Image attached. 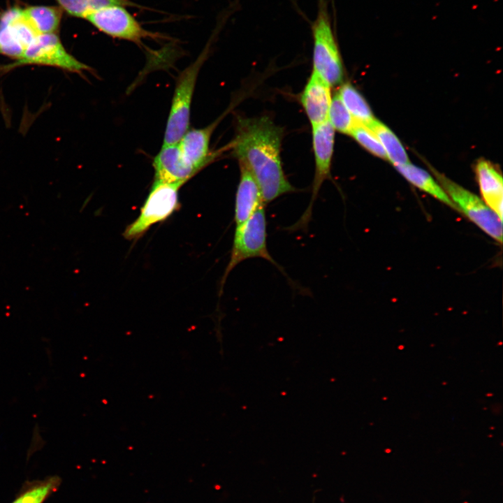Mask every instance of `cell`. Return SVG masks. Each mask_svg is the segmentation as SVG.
Returning a JSON list of instances; mask_svg holds the SVG:
<instances>
[{
    "label": "cell",
    "instance_id": "obj_1",
    "mask_svg": "<svg viewBox=\"0 0 503 503\" xmlns=\"http://www.w3.org/2000/svg\"><path fill=\"white\" fill-rule=\"evenodd\" d=\"M283 130L268 117L238 118L231 146L239 161L253 175L264 204L297 191L287 180L281 161Z\"/></svg>",
    "mask_w": 503,
    "mask_h": 503
},
{
    "label": "cell",
    "instance_id": "obj_2",
    "mask_svg": "<svg viewBox=\"0 0 503 503\" xmlns=\"http://www.w3.org/2000/svg\"><path fill=\"white\" fill-rule=\"evenodd\" d=\"M317 12L311 24L313 39L312 71L330 87L340 84L344 66L328 11L327 0H318Z\"/></svg>",
    "mask_w": 503,
    "mask_h": 503
},
{
    "label": "cell",
    "instance_id": "obj_3",
    "mask_svg": "<svg viewBox=\"0 0 503 503\" xmlns=\"http://www.w3.org/2000/svg\"><path fill=\"white\" fill-rule=\"evenodd\" d=\"M265 207V205L260 206L248 219L235 226L230 259L221 281V293L231 272L238 264L249 258L265 259L284 273L268 249Z\"/></svg>",
    "mask_w": 503,
    "mask_h": 503
},
{
    "label": "cell",
    "instance_id": "obj_4",
    "mask_svg": "<svg viewBox=\"0 0 503 503\" xmlns=\"http://www.w3.org/2000/svg\"><path fill=\"white\" fill-rule=\"evenodd\" d=\"M206 45L196 61L177 79L162 146L177 143L189 129L191 105L200 69L209 52Z\"/></svg>",
    "mask_w": 503,
    "mask_h": 503
},
{
    "label": "cell",
    "instance_id": "obj_5",
    "mask_svg": "<svg viewBox=\"0 0 503 503\" xmlns=\"http://www.w3.org/2000/svg\"><path fill=\"white\" fill-rule=\"evenodd\" d=\"M182 183L154 180L138 217L123 233L129 240L140 238L153 225L163 221L180 207L179 191Z\"/></svg>",
    "mask_w": 503,
    "mask_h": 503
},
{
    "label": "cell",
    "instance_id": "obj_6",
    "mask_svg": "<svg viewBox=\"0 0 503 503\" xmlns=\"http://www.w3.org/2000/svg\"><path fill=\"white\" fill-rule=\"evenodd\" d=\"M37 64L57 67L72 73L90 71L92 68L71 54L57 34H38L27 47L22 57L0 66L1 72L24 65Z\"/></svg>",
    "mask_w": 503,
    "mask_h": 503
},
{
    "label": "cell",
    "instance_id": "obj_7",
    "mask_svg": "<svg viewBox=\"0 0 503 503\" xmlns=\"http://www.w3.org/2000/svg\"><path fill=\"white\" fill-rule=\"evenodd\" d=\"M312 147L314 154L315 171L312 196L309 205L300 219L286 230L296 231L306 230L312 219L314 202L323 183L330 178V168L335 143V129L327 120L313 126Z\"/></svg>",
    "mask_w": 503,
    "mask_h": 503
},
{
    "label": "cell",
    "instance_id": "obj_8",
    "mask_svg": "<svg viewBox=\"0 0 503 503\" xmlns=\"http://www.w3.org/2000/svg\"><path fill=\"white\" fill-rule=\"evenodd\" d=\"M442 189L454 203L481 230L499 242L502 241V221L479 197L442 175L435 174Z\"/></svg>",
    "mask_w": 503,
    "mask_h": 503
},
{
    "label": "cell",
    "instance_id": "obj_9",
    "mask_svg": "<svg viewBox=\"0 0 503 503\" xmlns=\"http://www.w3.org/2000/svg\"><path fill=\"white\" fill-rule=\"evenodd\" d=\"M94 27L112 38L142 43L146 38L163 36L144 29L136 19L122 6H110L97 10L86 16Z\"/></svg>",
    "mask_w": 503,
    "mask_h": 503
},
{
    "label": "cell",
    "instance_id": "obj_10",
    "mask_svg": "<svg viewBox=\"0 0 503 503\" xmlns=\"http://www.w3.org/2000/svg\"><path fill=\"white\" fill-rule=\"evenodd\" d=\"M23 13L14 6L0 15V52L17 60L38 36Z\"/></svg>",
    "mask_w": 503,
    "mask_h": 503
},
{
    "label": "cell",
    "instance_id": "obj_11",
    "mask_svg": "<svg viewBox=\"0 0 503 503\" xmlns=\"http://www.w3.org/2000/svg\"><path fill=\"white\" fill-rule=\"evenodd\" d=\"M221 118L205 128L189 129L177 143L183 160L196 173L214 157L210 152V141Z\"/></svg>",
    "mask_w": 503,
    "mask_h": 503
},
{
    "label": "cell",
    "instance_id": "obj_12",
    "mask_svg": "<svg viewBox=\"0 0 503 503\" xmlns=\"http://www.w3.org/2000/svg\"><path fill=\"white\" fill-rule=\"evenodd\" d=\"M330 87L319 75L312 71L300 96V101L312 126L328 120L332 100Z\"/></svg>",
    "mask_w": 503,
    "mask_h": 503
},
{
    "label": "cell",
    "instance_id": "obj_13",
    "mask_svg": "<svg viewBox=\"0 0 503 503\" xmlns=\"http://www.w3.org/2000/svg\"><path fill=\"white\" fill-rule=\"evenodd\" d=\"M154 180L185 184L196 173L183 160L177 143L162 146L153 161Z\"/></svg>",
    "mask_w": 503,
    "mask_h": 503
},
{
    "label": "cell",
    "instance_id": "obj_14",
    "mask_svg": "<svg viewBox=\"0 0 503 503\" xmlns=\"http://www.w3.org/2000/svg\"><path fill=\"white\" fill-rule=\"evenodd\" d=\"M240 176L235 198L234 221L238 226L247 219L263 203L259 187L251 173L240 165Z\"/></svg>",
    "mask_w": 503,
    "mask_h": 503
},
{
    "label": "cell",
    "instance_id": "obj_15",
    "mask_svg": "<svg viewBox=\"0 0 503 503\" xmlns=\"http://www.w3.org/2000/svg\"><path fill=\"white\" fill-rule=\"evenodd\" d=\"M476 175L483 201L502 221L503 183L502 175L489 161H479Z\"/></svg>",
    "mask_w": 503,
    "mask_h": 503
},
{
    "label": "cell",
    "instance_id": "obj_16",
    "mask_svg": "<svg viewBox=\"0 0 503 503\" xmlns=\"http://www.w3.org/2000/svg\"><path fill=\"white\" fill-rule=\"evenodd\" d=\"M398 172L411 184L428 193L439 201L457 210L442 187L437 184L432 176L423 169L408 163L395 166Z\"/></svg>",
    "mask_w": 503,
    "mask_h": 503
},
{
    "label": "cell",
    "instance_id": "obj_17",
    "mask_svg": "<svg viewBox=\"0 0 503 503\" xmlns=\"http://www.w3.org/2000/svg\"><path fill=\"white\" fill-rule=\"evenodd\" d=\"M23 13L38 34H56L63 10L59 6H30L23 8Z\"/></svg>",
    "mask_w": 503,
    "mask_h": 503
},
{
    "label": "cell",
    "instance_id": "obj_18",
    "mask_svg": "<svg viewBox=\"0 0 503 503\" xmlns=\"http://www.w3.org/2000/svg\"><path fill=\"white\" fill-rule=\"evenodd\" d=\"M337 93L357 123L367 127L375 119L365 99L352 85H342Z\"/></svg>",
    "mask_w": 503,
    "mask_h": 503
},
{
    "label": "cell",
    "instance_id": "obj_19",
    "mask_svg": "<svg viewBox=\"0 0 503 503\" xmlns=\"http://www.w3.org/2000/svg\"><path fill=\"white\" fill-rule=\"evenodd\" d=\"M367 127L377 136L387 154L388 159L394 166L409 163L408 155L402 144L388 127L376 119Z\"/></svg>",
    "mask_w": 503,
    "mask_h": 503
},
{
    "label": "cell",
    "instance_id": "obj_20",
    "mask_svg": "<svg viewBox=\"0 0 503 503\" xmlns=\"http://www.w3.org/2000/svg\"><path fill=\"white\" fill-rule=\"evenodd\" d=\"M61 482V479L57 476L27 482L11 503H43L51 494L56 492Z\"/></svg>",
    "mask_w": 503,
    "mask_h": 503
},
{
    "label": "cell",
    "instance_id": "obj_21",
    "mask_svg": "<svg viewBox=\"0 0 503 503\" xmlns=\"http://www.w3.org/2000/svg\"><path fill=\"white\" fill-rule=\"evenodd\" d=\"M59 6L69 15L85 18L97 10L110 6H138L130 0H56ZM139 7V6H138Z\"/></svg>",
    "mask_w": 503,
    "mask_h": 503
},
{
    "label": "cell",
    "instance_id": "obj_22",
    "mask_svg": "<svg viewBox=\"0 0 503 503\" xmlns=\"http://www.w3.org/2000/svg\"><path fill=\"white\" fill-rule=\"evenodd\" d=\"M328 121L335 130L349 135H350L356 123L344 105L337 92L332 97Z\"/></svg>",
    "mask_w": 503,
    "mask_h": 503
},
{
    "label": "cell",
    "instance_id": "obj_23",
    "mask_svg": "<svg viewBox=\"0 0 503 503\" xmlns=\"http://www.w3.org/2000/svg\"><path fill=\"white\" fill-rule=\"evenodd\" d=\"M350 135L372 154L383 159H388L387 154L377 136L368 127L356 122Z\"/></svg>",
    "mask_w": 503,
    "mask_h": 503
}]
</instances>
